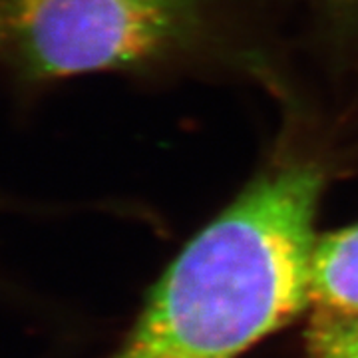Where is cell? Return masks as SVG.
Wrapping results in <instances>:
<instances>
[{
	"mask_svg": "<svg viewBox=\"0 0 358 358\" xmlns=\"http://www.w3.org/2000/svg\"><path fill=\"white\" fill-rule=\"evenodd\" d=\"M310 301L319 303L320 308L358 313V225L315 241Z\"/></svg>",
	"mask_w": 358,
	"mask_h": 358,
	"instance_id": "3957f363",
	"label": "cell"
},
{
	"mask_svg": "<svg viewBox=\"0 0 358 358\" xmlns=\"http://www.w3.org/2000/svg\"><path fill=\"white\" fill-rule=\"evenodd\" d=\"M201 22L203 0H0V86L30 108L72 78L152 64Z\"/></svg>",
	"mask_w": 358,
	"mask_h": 358,
	"instance_id": "7a4b0ae2",
	"label": "cell"
},
{
	"mask_svg": "<svg viewBox=\"0 0 358 358\" xmlns=\"http://www.w3.org/2000/svg\"><path fill=\"white\" fill-rule=\"evenodd\" d=\"M322 176L282 167L201 229L108 358H237L310 301Z\"/></svg>",
	"mask_w": 358,
	"mask_h": 358,
	"instance_id": "6da1fadb",
	"label": "cell"
},
{
	"mask_svg": "<svg viewBox=\"0 0 358 358\" xmlns=\"http://www.w3.org/2000/svg\"><path fill=\"white\" fill-rule=\"evenodd\" d=\"M308 343L315 358H358V313L319 308Z\"/></svg>",
	"mask_w": 358,
	"mask_h": 358,
	"instance_id": "277c9868",
	"label": "cell"
},
{
	"mask_svg": "<svg viewBox=\"0 0 358 358\" xmlns=\"http://www.w3.org/2000/svg\"><path fill=\"white\" fill-rule=\"evenodd\" d=\"M334 8H345V10H358V0H324Z\"/></svg>",
	"mask_w": 358,
	"mask_h": 358,
	"instance_id": "5b68a950",
	"label": "cell"
}]
</instances>
